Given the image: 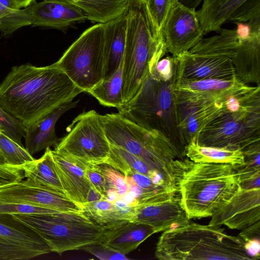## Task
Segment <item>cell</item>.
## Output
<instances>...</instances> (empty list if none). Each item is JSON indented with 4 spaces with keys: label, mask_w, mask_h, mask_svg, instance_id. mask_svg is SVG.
<instances>
[{
    "label": "cell",
    "mask_w": 260,
    "mask_h": 260,
    "mask_svg": "<svg viewBox=\"0 0 260 260\" xmlns=\"http://www.w3.org/2000/svg\"><path fill=\"white\" fill-rule=\"evenodd\" d=\"M84 92L54 63L13 67L0 85V107L25 125Z\"/></svg>",
    "instance_id": "obj_1"
},
{
    "label": "cell",
    "mask_w": 260,
    "mask_h": 260,
    "mask_svg": "<svg viewBox=\"0 0 260 260\" xmlns=\"http://www.w3.org/2000/svg\"><path fill=\"white\" fill-rule=\"evenodd\" d=\"M179 202L189 219L210 217L239 187L236 169L227 164L182 160L177 178Z\"/></svg>",
    "instance_id": "obj_2"
},
{
    "label": "cell",
    "mask_w": 260,
    "mask_h": 260,
    "mask_svg": "<svg viewBox=\"0 0 260 260\" xmlns=\"http://www.w3.org/2000/svg\"><path fill=\"white\" fill-rule=\"evenodd\" d=\"M155 256L160 260H253L238 236L226 234L220 226L190 221L164 231Z\"/></svg>",
    "instance_id": "obj_3"
},
{
    "label": "cell",
    "mask_w": 260,
    "mask_h": 260,
    "mask_svg": "<svg viewBox=\"0 0 260 260\" xmlns=\"http://www.w3.org/2000/svg\"><path fill=\"white\" fill-rule=\"evenodd\" d=\"M126 14L122 75L123 105L136 95L146 77L168 52L163 39L156 33L144 2L129 0Z\"/></svg>",
    "instance_id": "obj_4"
},
{
    "label": "cell",
    "mask_w": 260,
    "mask_h": 260,
    "mask_svg": "<svg viewBox=\"0 0 260 260\" xmlns=\"http://www.w3.org/2000/svg\"><path fill=\"white\" fill-rule=\"evenodd\" d=\"M101 118L110 144L139 157L152 168L178 178L183 156L165 135L145 128L118 112L101 115Z\"/></svg>",
    "instance_id": "obj_5"
},
{
    "label": "cell",
    "mask_w": 260,
    "mask_h": 260,
    "mask_svg": "<svg viewBox=\"0 0 260 260\" xmlns=\"http://www.w3.org/2000/svg\"><path fill=\"white\" fill-rule=\"evenodd\" d=\"M173 84L149 73L136 95L117 110L140 125L162 133L183 156L186 144L178 125Z\"/></svg>",
    "instance_id": "obj_6"
},
{
    "label": "cell",
    "mask_w": 260,
    "mask_h": 260,
    "mask_svg": "<svg viewBox=\"0 0 260 260\" xmlns=\"http://www.w3.org/2000/svg\"><path fill=\"white\" fill-rule=\"evenodd\" d=\"M15 215L33 229L50 247L59 254L81 249L99 241L107 223H95L83 212L17 214Z\"/></svg>",
    "instance_id": "obj_7"
},
{
    "label": "cell",
    "mask_w": 260,
    "mask_h": 260,
    "mask_svg": "<svg viewBox=\"0 0 260 260\" xmlns=\"http://www.w3.org/2000/svg\"><path fill=\"white\" fill-rule=\"evenodd\" d=\"M104 23L87 28L54 63L84 92L104 79Z\"/></svg>",
    "instance_id": "obj_8"
},
{
    "label": "cell",
    "mask_w": 260,
    "mask_h": 260,
    "mask_svg": "<svg viewBox=\"0 0 260 260\" xmlns=\"http://www.w3.org/2000/svg\"><path fill=\"white\" fill-rule=\"evenodd\" d=\"M68 133L58 140L54 151L92 165L105 164L110 151L101 115L95 110L84 111L67 127Z\"/></svg>",
    "instance_id": "obj_9"
},
{
    "label": "cell",
    "mask_w": 260,
    "mask_h": 260,
    "mask_svg": "<svg viewBox=\"0 0 260 260\" xmlns=\"http://www.w3.org/2000/svg\"><path fill=\"white\" fill-rule=\"evenodd\" d=\"M191 141L202 146L242 150L260 142V111L224 112Z\"/></svg>",
    "instance_id": "obj_10"
},
{
    "label": "cell",
    "mask_w": 260,
    "mask_h": 260,
    "mask_svg": "<svg viewBox=\"0 0 260 260\" xmlns=\"http://www.w3.org/2000/svg\"><path fill=\"white\" fill-rule=\"evenodd\" d=\"M51 252L30 226L14 214H0V260H28Z\"/></svg>",
    "instance_id": "obj_11"
},
{
    "label": "cell",
    "mask_w": 260,
    "mask_h": 260,
    "mask_svg": "<svg viewBox=\"0 0 260 260\" xmlns=\"http://www.w3.org/2000/svg\"><path fill=\"white\" fill-rule=\"evenodd\" d=\"M168 52L177 57L189 51L203 38L197 11L175 0L168 14L161 32Z\"/></svg>",
    "instance_id": "obj_12"
},
{
    "label": "cell",
    "mask_w": 260,
    "mask_h": 260,
    "mask_svg": "<svg viewBox=\"0 0 260 260\" xmlns=\"http://www.w3.org/2000/svg\"><path fill=\"white\" fill-rule=\"evenodd\" d=\"M259 87L246 84L236 76L229 80L176 81L173 90L176 101L210 104L226 103L233 96L252 92Z\"/></svg>",
    "instance_id": "obj_13"
},
{
    "label": "cell",
    "mask_w": 260,
    "mask_h": 260,
    "mask_svg": "<svg viewBox=\"0 0 260 260\" xmlns=\"http://www.w3.org/2000/svg\"><path fill=\"white\" fill-rule=\"evenodd\" d=\"M260 219V187L239 186L235 194L212 215L209 224L243 230Z\"/></svg>",
    "instance_id": "obj_14"
},
{
    "label": "cell",
    "mask_w": 260,
    "mask_h": 260,
    "mask_svg": "<svg viewBox=\"0 0 260 260\" xmlns=\"http://www.w3.org/2000/svg\"><path fill=\"white\" fill-rule=\"evenodd\" d=\"M0 202L64 212H83V206L67 196L29 184L23 180L0 187Z\"/></svg>",
    "instance_id": "obj_15"
},
{
    "label": "cell",
    "mask_w": 260,
    "mask_h": 260,
    "mask_svg": "<svg viewBox=\"0 0 260 260\" xmlns=\"http://www.w3.org/2000/svg\"><path fill=\"white\" fill-rule=\"evenodd\" d=\"M176 58L174 81L229 80L236 77L232 59L228 57L200 55L187 51Z\"/></svg>",
    "instance_id": "obj_16"
},
{
    "label": "cell",
    "mask_w": 260,
    "mask_h": 260,
    "mask_svg": "<svg viewBox=\"0 0 260 260\" xmlns=\"http://www.w3.org/2000/svg\"><path fill=\"white\" fill-rule=\"evenodd\" d=\"M31 18L32 26H43L66 30L76 23L84 22V13L68 3L43 0L25 8Z\"/></svg>",
    "instance_id": "obj_17"
},
{
    "label": "cell",
    "mask_w": 260,
    "mask_h": 260,
    "mask_svg": "<svg viewBox=\"0 0 260 260\" xmlns=\"http://www.w3.org/2000/svg\"><path fill=\"white\" fill-rule=\"evenodd\" d=\"M189 220L178 199L139 204L131 221L148 224L156 233L185 224Z\"/></svg>",
    "instance_id": "obj_18"
},
{
    "label": "cell",
    "mask_w": 260,
    "mask_h": 260,
    "mask_svg": "<svg viewBox=\"0 0 260 260\" xmlns=\"http://www.w3.org/2000/svg\"><path fill=\"white\" fill-rule=\"evenodd\" d=\"M249 36L241 39L232 61L236 76L244 83L260 84V18L248 22Z\"/></svg>",
    "instance_id": "obj_19"
},
{
    "label": "cell",
    "mask_w": 260,
    "mask_h": 260,
    "mask_svg": "<svg viewBox=\"0 0 260 260\" xmlns=\"http://www.w3.org/2000/svg\"><path fill=\"white\" fill-rule=\"evenodd\" d=\"M226 104L216 102L202 104L176 101L178 125L186 145L218 116L230 112Z\"/></svg>",
    "instance_id": "obj_20"
},
{
    "label": "cell",
    "mask_w": 260,
    "mask_h": 260,
    "mask_svg": "<svg viewBox=\"0 0 260 260\" xmlns=\"http://www.w3.org/2000/svg\"><path fill=\"white\" fill-rule=\"evenodd\" d=\"M150 225L129 220L107 223L99 242L125 255L135 250L143 241L154 234Z\"/></svg>",
    "instance_id": "obj_21"
},
{
    "label": "cell",
    "mask_w": 260,
    "mask_h": 260,
    "mask_svg": "<svg viewBox=\"0 0 260 260\" xmlns=\"http://www.w3.org/2000/svg\"><path fill=\"white\" fill-rule=\"evenodd\" d=\"M52 152L67 196L82 206L87 203L88 196L92 188L84 172L87 164L54 150H52Z\"/></svg>",
    "instance_id": "obj_22"
},
{
    "label": "cell",
    "mask_w": 260,
    "mask_h": 260,
    "mask_svg": "<svg viewBox=\"0 0 260 260\" xmlns=\"http://www.w3.org/2000/svg\"><path fill=\"white\" fill-rule=\"evenodd\" d=\"M79 101H71L59 106L39 120L26 125L25 146L31 155L50 146H55L58 140L55 133L58 119L66 112L76 107Z\"/></svg>",
    "instance_id": "obj_23"
},
{
    "label": "cell",
    "mask_w": 260,
    "mask_h": 260,
    "mask_svg": "<svg viewBox=\"0 0 260 260\" xmlns=\"http://www.w3.org/2000/svg\"><path fill=\"white\" fill-rule=\"evenodd\" d=\"M126 31V11L117 18L104 23V79L110 78L122 62L125 46Z\"/></svg>",
    "instance_id": "obj_24"
},
{
    "label": "cell",
    "mask_w": 260,
    "mask_h": 260,
    "mask_svg": "<svg viewBox=\"0 0 260 260\" xmlns=\"http://www.w3.org/2000/svg\"><path fill=\"white\" fill-rule=\"evenodd\" d=\"M250 0H203L197 16L204 34L218 31L223 24L233 22Z\"/></svg>",
    "instance_id": "obj_25"
},
{
    "label": "cell",
    "mask_w": 260,
    "mask_h": 260,
    "mask_svg": "<svg viewBox=\"0 0 260 260\" xmlns=\"http://www.w3.org/2000/svg\"><path fill=\"white\" fill-rule=\"evenodd\" d=\"M21 167L26 183L67 196L50 147L46 149L40 158L26 162Z\"/></svg>",
    "instance_id": "obj_26"
},
{
    "label": "cell",
    "mask_w": 260,
    "mask_h": 260,
    "mask_svg": "<svg viewBox=\"0 0 260 260\" xmlns=\"http://www.w3.org/2000/svg\"><path fill=\"white\" fill-rule=\"evenodd\" d=\"M73 5L93 23H106L123 14L129 0H46Z\"/></svg>",
    "instance_id": "obj_27"
},
{
    "label": "cell",
    "mask_w": 260,
    "mask_h": 260,
    "mask_svg": "<svg viewBox=\"0 0 260 260\" xmlns=\"http://www.w3.org/2000/svg\"><path fill=\"white\" fill-rule=\"evenodd\" d=\"M183 154L194 162L227 164L236 169L244 164V157L241 149L202 146L193 141L185 145Z\"/></svg>",
    "instance_id": "obj_28"
},
{
    "label": "cell",
    "mask_w": 260,
    "mask_h": 260,
    "mask_svg": "<svg viewBox=\"0 0 260 260\" xmlns=\"http://www.w3.org/2000/svg\"><path fill=\"white\" fill-rule=\"evenodd\" d=\"M82 206V212L99 224L122 220L130 221L133 215V208L121 198L113 202L103 199L87 203Z\"/></svg>",
    "instance_id": "obj_29"
},
{
    "label": "cell",
    "mask_w": 260,
    "mask_h": 260,
    "mask_svg": "<svg viewBox=\"0 0 260 260\" xmlns=\"http://www.w3.org/2000/svg\"><path fill=\"white\" fill-rule=\"evenodd\" d=\"M218 31L217 35L203 38L188 51L200 55L225 56L232 59L241 39L235 29L220 28Z\"/></svg>",
    "instance_id": "obj_30"
},
{
    "label": "cell",
    "mask_w": 260,
    "mask_h": 260,
    "mask_svg": "<svg viewBox=\"0 0 260 260\" xmlns=\"http://www.w3.org/2000/svg\"><path fill=\"white\" fill-rule=\"evenodd\" d=\"M122 75L123 60L118 69L110 78L103 79L88 93L95 98L101 105L118 109L123 105Z\"/></svg>",
    "instance_id": "obj_31"
},
{
    "label": "cell",
    "mask_w": 260,
    "mask_h": 260,
    "mask_svg": "<svg viewBox=\"0 0 260 260\" xmlns=\"http://www.w3.org/2000/svg\"><path fill=\"white\" fill-rule=\"evenodd\" d=\"M105 164L119 171L124 176L138 172L149 176L153 171L157 170L152 168L139 157L121 147L111 144L109 156Z\"/></svg>",
    "instance_id": "obj_32"
},
{
    "label": "cell",
    "mask_w": 260,
    "mask_h": 260,
    "mask_svg": "<svg viewBox=\"0 0 260 260\" xmlns=\"http://www.w3.org/2000/svg\"><path fill=\"white\" fill-rule=\"evenodd\" d=\"M0 19L2 22L0 31L4 37L11 35L22 27L31 25V18L25 8L14 10L1 2Z\"/></svg>",
    "instance_id": "obj_33"
},
{
    "label": "cell",
    "mask_w": 260,
    "mask_h": 260,
    "mask_svg": "<svg viewBox=\"0 0 260 260\" xmlns=\"http://www.w3.org/2000/svg\"><path fill=\"white\" fill-rule=\"evenodd\" d=\"M0 154L6 164L21 167L26 162L35 159L32 155L18 143L0 131Z\"/></svg>",
    "instance_id": "obj_34"
},
{
    "label": "cell",
    "mask_w": 260,
    "mask_h": 260,
    "mask_svg": "<svg viewBox=\"0 0 260 260\" xmlns=\"http://www.w3.org/2000/svg\"><path fill=\"white\" fill-rule=\"evenodd\" d=\"M175 0H148L146 8L157 35L162 38V29Z\"/></svg>",
    "instance_id": "obj_35"
},
{
    "label": "cell",
    "mask_w": 260,
    "mask_h": 260,
    "mask_svg": "<svg viewBox=\"0 0 260 260\" xmlns=\"http://www.w3.org/2000/svg\"><path fill=\"white\" fill-rule=\"evenodd\" d=\"M26 125L0 107V129L9 138L23 147L22 139L24 137Z\"/></svg>",
    "instance_id": "obj_36"
},
{
    "label": "cell",
    "mask_w": 260,
    "mask_h": 260,
    "mask_svg": "<svg viewBox=\"0 0 260 260\" xmlns=\"http://www.w3.org/2000/svg\"><path fill=\"white\" fill-rule=\"evenodd\" d=\"M99 167L106 180L107 190H114L120 198L123 197L128 191L125 176L105 164L100 165Z\"/></svg>",
    "instance_id": "obj_37"
},
{
    "label": "cell",
    "mask_w": 260,
    "mask_h": 260,
    "mask_svg": "<svg viewBox=\"0 0 260 260\" xmlns=\"http://www.w3.org/2000/svg\"><path fill=\"white\" fill-rule=\"evenodd\" d=\"M176 58L173 56L163 57L156 63L154 70L150 73L164 82H174Z\"/></svg>",
    "instance_id": "obj_38"
},
{
    "label": "cell",
    "mask_w": 260,
    "mask_h": 260,
    "mask_svg": "<svg viewBox=\"0 0 260 260\" xmlns=\"http://www.w3.org/2000/svg\"><path fill=\"white\" fill-rule=\"evenodd\" d=\"M81 249L88 251L101 259H127L124 254L118 252L98 241L85 245Z\"/></svg>",
    "instance_id": "obj_39"
},
{
    "label": "cell",
    "mask_w": 260,
    "mask_h": 260,
    "mask_svg": "<svg viewBox=\"0 0 260 260\" xmlns=\"http://www.w3.org/2000/svg\"><path fill=\"white\" fill-rule=\"evenodd\" d=\"M58 211L38 207L0 202V214L51 213Z\"/></svg>",
    "instance_id": "obj_40"
},
{
    "label": "cell",
    "mask_w": 260,
    "mask_h": 260,
    "mask_svg": "<svg viewBox=\"0 0 260 260\" xmlns=\"http://www.w3.org/2000/svg\"><path fill=\"white\" fill-rule=\"evenodd\" d=\"M84 172L92 187L106 197L107 192L106 180L99 165L87 164L85 167Z\"/></svg>",
    "instance_id": "obj_41"
},
{
    "label": "cell",
    "mask_w": 260,
    "mask_h": 260,
    "mask_svg": "<svg viewBox=\"0 0 260 260\" xmlns=\"http://www.w3.org/2000/svg\"><path fill=\"white\" fill-rule=\"evenodd\" d=\"M24 178L21 167L0 164V187L19 182Z\"/></svg>",
    "instance_id": "obj_42"
},
{
    "label": "cell",
    "mask_w": 260,
    "mask_h": 260,
    "mask_svg": "<svg viewBox=\"0 0 260 260\" xmlns=\"http://www.w3.org/2000/svg\"><path fill=\"white\" fill-rule=\"evenodd\" d=\"M244 248L249 255L253 259H259L260 242L259 239L253 238L244 240Z\"/></svg>",
    "instance_id": "obj_43"
},
{
    "label": "cell",
    "mask_w": 260,
    "mask_h": 260,
    "mask_svg": "<svg viewBox=\"0 0 260 260\" xmlns=\"http://www.w3.org/2000/svg\"><path fill=\"white\" fill-rule=\"evenodd\" d=\"M260 221H258L242 230L239 237L243 241L247 239H259Z\"/></svg>",
    "instance_id": "obj_44"
},
{
    "label": "cell",
    "mask_w": 260,
    "mask_h": 260,
    "mask_svg": "<svg viewBox=\"0 0 260 260\" xmlns=\"http://www.w3.org/2000/svg\"><path fill=\"white\" fill-rule=\"evenodd\" d=\"M235 23L237 25L235 30L238 37L241 39L247 38L250 34V27L248 22H236Z\"/></svg>",
    "instance_id": "obj_45"
},
{
    "label": "cell",
    "mask_w": 260,
    "mask_h": 260,
    "mask_svg": "<svg viewBox=\"0 0 260 260\" xmlns=\"http://www.w3.org/2000/svg\"><path fill=\"white\" fill-rule=\"evenodd\" d=\"M129 206L131 207H136L138 205V202L134 193L128 190L126 193L122 198Z\"/></svg>",
    "instance_id": "obj_46"
},
{
    "label": "cell",
    "mask_w": 260,
    "mask_h": 260,
    "mask_svg": "<svg viewBox=\"0 0 260 260\" xmlns=\"http://www.w3.org/2000/svg\"><path fill=\"white\" fill-rule=\"evenodd\" d=\"M14 8L17 9L26 8L31 4L36 2V0H10Z\"/></svg>",
    "instance_id": "obj_47"
},
{
    "label": "cell",
    "mask_w": 260,
    "mask_h": 260,
    "mask_svg": "<svg viewBox=\"0 0 260 260\" xmlns=\"http://www.w3.org/2000/svg\"><path fill=\"white\" fill-rule=\"evenodd\" d=\"M0 164H6L3 157L0 154Z\"/></svg>",
    "instance_id": "obj_48"
},
{
    "label": "cell",
    "mask_w": 260,
    "mask_h": 260,
    "mask_svg": "<svg viewBox=\"0 0 260 260\" xmlns=\"http://www.w3.org/2000/svg\"><path fill=\"white\" fill-rule=\"evenodd\" d=\"M142 1L146 4L148 0H142Z\"/></svg>",
    "instance_id": "obj_49"
},
{
    "label": "cell",
    "mask_w": 260,
    "mask_h": 260,
    "mask_svg": "<svg viewBox=\"0 0 260 260\" xmlns=\"http://www.w3.org/2000/svg\"><path fill=\"white\" fill-rule=\"evenodd\" d=\"M1 25H2V22H1V19H0V28L1 27Z\"/></svg>",
    "instance_id": "obj_50"
},
{
    "label": "cell",
    "mask_w": 260,
    "mask_h": 260,
    "mask_svg": "<svg viewBox=\"0 0 260 260\" xmlns=\"http://www.w3.org/2000/svg\"><path fill=\"white\" fill-rule=\"evenodd\" d=\"M200 1H202V0H200Z\"/></svg>",
    "instance_id": "obj_51"
},
{
    "label": "cell",
    "mask_w": 260,
    "mask_h": 260,
    "mask_svg": "<svg viewBox=\"0 0 260 260\" xmlns=\"http://www.w3.org/2000/svg\"><path fill=\"white\" fill-rule=\"evenodd\" d=\"M0 131H1V129H0Z\"/></svg>",
    "instance_id": "obj_52"
}]
</instances>
